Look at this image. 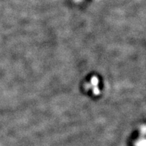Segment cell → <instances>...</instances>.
<instances>
[{
	"instance_id": "cell-1",
	"label": "cell",
	"mask_w": 146,
	"mask_h": 146,
	"mask_svg": "<svg viewBox=\"0 0 146 146\" xmlns=\"http://www.w3.org/2000/svg\"><path fill=\"white\" fill-rule=\"evenodd\" d=\"M136 146H145V139L139 140V141L137 142Z\"/></svg>"
}]
</instances>
